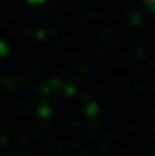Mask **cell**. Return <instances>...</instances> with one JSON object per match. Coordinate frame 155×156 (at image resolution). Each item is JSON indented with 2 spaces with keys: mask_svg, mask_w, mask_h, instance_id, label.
Instances as JSON below:
<instances>
[{
  "mask_svg": "<svg viewBox=\"0 0 155 156\" xmlns=\"http://www.w3.org/2000/svg\"><path fill=\"white\" fill-rule=\"evenodd\" d=\"M152 2H155V0H152Z\"/></svg>",
  "mask_w": 155,
  "mask_h": 156,
  "instance_id": "cell-1",
  "label": "cell"
}]
</instances>
